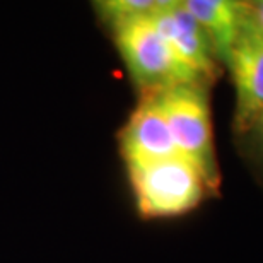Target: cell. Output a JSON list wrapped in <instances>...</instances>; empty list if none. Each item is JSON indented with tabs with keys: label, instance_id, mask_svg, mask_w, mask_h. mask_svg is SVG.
Segmentation results:
<instances>
[{
	"label": "cell",
	"instance_id": "277c9868",
	"mask_svg": "<svg viewBox=\"0 0 263 263\" xmlns=\"http://www.w3.org/2000/svg\"><path fill=\"white\" fill-rule=\"evenodd\" d=\"M236 89L234 128L243 134L263 118V33L246 12L228 64Z\"/></svg>",
	"mask_w": 263,
	"mask_h": 263
},
{
	"label": "cell",
	"instance_id": "6da1fadb",
	"mask_svg": "<svg viewBox=\"0 0 263 263\" xmlns=\"http://www.w3.org/2000/svg\"><path fill=\"white\" fill-rule=\"evenodd\" d=\"M207 89L209 86L203 84H181L157 91L154 96L167 122L178 154L200 171L209 192H217L220 176L214 151Z\"/></svg>",
	"mask_w": 263,
	"mask_h": 263
},
{
	"label": "cell",
	"instance_id": "3957f363",
	"mask_svg": "<svg viewBox=\"0 0 263 263\" xmlns=\"http://www.w3.org/2000/svg\"><path fill=\"white\" fill-rule=\"evenodd\" d=\"M127 167L137 209L149 219L190 212L209 192L200 171L181 156Z\"/></svg>",
	"mask_w": 263,
	"mask_h": 263
},
{
	"label": "cell",
	"instance_id": "8992f818",
	"mask_svg": "<svg viewBox=\"0 0 263 263\" xmlns=\"http://www.w3.org/2000/svg\"><path fill=\"white\" fill-rule=\"evenodd\" d=\"M120 151L127 166L180 156L154 92L140 94V103L120 132Z\"/></svg>",
	"mask_w": 263,
	"mask_h": 263
},
{
	"label": "cell",
	"instance_id": "5b68a950",
	"mask_svg": "<svg viewBox=\"0 0 263 263\" xmlns=\"http://www.w3.org/2000/svg\"><path fill=\"white\" fill-rule=\"evenodd\" d=\"M149 21L183 64L192 68L205 84L215 81L220 68L210 40L183 2L164 0L162 7L152 14Z\"/></svg>",
	"mask_w": 263,
	"mask_h": 263
},
{
	"label": "cell",
	"instance_id": "ba28073f",
	"mask_svg": "<svg viewBox=\"0 0 263 263\" xmlns=\"http://www.w3.org/2000/svg\"><path fill=\"white\" fill-rule=\"evenodd\" d=\"M162 4L164 0H104L96 2L94 7L101 21L113 29L130 21L151 17L162 7Z\"/></svg>",
	"mask_w": 263,
	"mask_h": 263
},
{
	"label": "cell",
	"instance_id": "9c48e42d",
	"mask_svg": "<svg viewBox=\"0 0 263 263\" xmlns=\"http://www.w3.org/2000/svg\"><path fill=\"white\" fill-rule=\"evenodd\" d=\"M248 14L255 26L263 33V0H256V2H248Z\"/></svg>",
	"mask_w": 263,
	"mask_h": 263
},
{
	"label": "cell",
	"instance_id": "52a82bcc",
	"mask_svg": "<svg viewBox=\"0 0 263 263\" xmlns=\"http://www.w3.org/2000/svg\"><path fill=\"white\" fill-rule=\"evenodd\" d=\"M185 9L202 26L220 64H228L231 50L239 34L246 2L236 0H185Z\"/></svg>",
	"mask_w": 263,
	"mask_h": 263
},
{
	"label": "cell",
	"instance_id": "7a4b0ae2",
	"mask_svg": "<svg viewBox=\"0 0 263 263\" xmlns=\"http://www.w3.org/2000/svg\"><path fill=\"white\" fill-rule=\"evenodd\" d=\"M113 36L120 57L140 94L164 91L181 84L209 86L178 59L149 17L117 26L113 28Z\"/></svg>",
	"mask_w": 263,
	"mask_h": 263
},
{
	"label": "cell",
	"instance_id": "30bf717a",
	"mask_svg": "<svg viewBox=\"0 0 263 263\" xmlns=\"http://www.w3.org/2000/svg\"><path fill=\"white\" fill-rule=\"evenodd\" d=\"M253 130H255V134H256V137H258L260 144H261V147H263V118L260 120L258 123H256V127H255Z\"/></svg>",
	"mask_w": 263,
	"mask_h": 263
}]
</instances>
